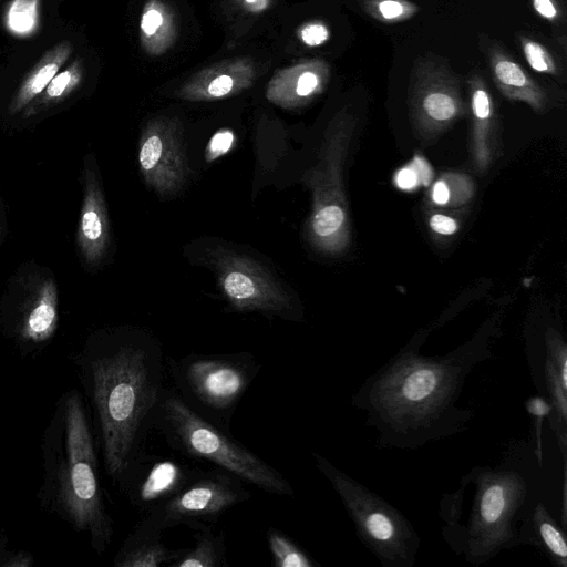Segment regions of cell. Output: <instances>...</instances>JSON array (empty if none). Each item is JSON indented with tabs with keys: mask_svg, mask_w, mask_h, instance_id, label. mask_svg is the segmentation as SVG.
<instances>
[{
	"mask_svg": "<svg viewBox=\"0 0 567 567\" xmlns=\"http://www.w3.org/2000/svg\"><path fill=\"white\" fill-rule=\"evenodd\" d=\"M161 344L140 331L89 341L74 359L93 410L105 472L117 486L143 452L166 389Z\"/></svg>",
	"mask_w": 567,
	"mask_h": 567,
	"instance_id": "cell-1",
	"label": "cell"
},
{
	"mask_svg": "<svg viewBox=\"0 0 567 567\" xmlns=\"http://www.w3.org/2000/svg\"><path fill=\"white\" fill-rule=\"evenodd\" d=\"M483 359H442L403 353L372 375L352 398L391 446H419L454 433L468 416L455 405L474 364Z\"/></svg>",
	"mask_w": 567,
	"mask_h": 567,
	"instance_id": "cell-2",
	"label": "cell"
},
{
	"mask_svg": "<svg viewBox=\"0 0 567 567\" xmlns=\"http://www.w3.org/2000/svg\"><path fill=\"white\" fill-rule=\"evenodd\" d=\"M42 504L102 555L114 534L99 476L91 424L81 394L65 391L56 401L41 443Z\"/></svg>",
	"mask_w": 567,
	"mask_h": 567,
	"instance_id": "cell-3",
	"label": "cell"
},
{
	"mask_svg": "<svg viewBox=\"0 0 567 567\" xmlns=\"http://www.w3.org/2000/svg\"><path fill=\"white\" fill-rule=\"evenodd\" d=\"M535 453L513 452L495 467L474 468L463 480L470 497L456 492L444 511L451 547L467 561L482 564L503 549L532 542L530 517L536 505Z\"/></svg>",
	"mask_w": 567,
	"mask_h": 567,
	"instance_id": "cell-4",
	"label": "cell"
},
{
	"mask_svg": "<svg viewBox=\"0 0 567 567\" xmlns=\"http://www.w3.org/2000/svg\"><path fill=\"white\" fill-rule=\"evenodd\" d=\"M153 429L161 432L171 449L187 458L208 462L265 493L295 495L284 474L234 439L230 432L195 413L172 386H166L162 394Z\"/></svg>",
	"mask_w": 567,
	"mask_h": 567,
	"instance_id": "cell-5",
	"label": "cell"
},
{
	"mask_svg": "<svg viewBox=\"0 0 567 567\" xmlns=\"http://www.w3.org/2000/svg\"><path fill=\"white\" fill-rule=\"evenodd\" d=\"M166 365L172 388L183 402L226 432H230L235 411L261 368L248 352L193 353L168 358Z\"/></svg>",
	"mask_w": 567,
	"mask_h": 567,
	"instance_id": "cell-6",
	"label": "cell"
},
{
	"mask_svg": "<svg viewBox=\"0 0 567 567\" xmlns=\"http://www.w3.org/2000/svg\"><path fill=\"white\" fill-rule=\"evenodd\" d=\"M318 471L339 495L355 533L384 567H412L420 538L411 523L381 496L312 452Z\"/></svg>",
	"mask_w": 567,
	"mask_h": 567,
	"instance_id": "cell-7",
	"label": "cell"
},
{
	"mask_svg": "<svg viewBox=\"0 0 567 567\" xmlns=\"http://www.w3.org/2000/svg\"><path fill=\"white\" fill-rule=\"evenodd\" d=\"M250 497L244 481L215 466L200 470L175 496L142 518L163 532L181 525L194 529L205 524L214 525L226 512Z\"/></svg>",
	"mask_w": 567,
	"mask_h": 567,
	"instance_id": "cell-8",
	"label": "cell"
},
{
	"mask_svg": "<svg viewBox=\"0 0 567 567\" xmlns=\"http://www.w3.org/2000/svg\"><path fill=\"white\" fill-rule=\"evenodd\" d=\"M213 262L219 286L234 309L292 319L290 295L258 262L227 249H217Z\"/></svg>",
	"mask_w": 567,
	"mask_h": 567,
	"instance_id": "cell-9",
	"label": "cell"
},
{
	"mask_svg": "<svg viewBox=\"0 0 567 567\" xmlns=\"http://www.w3.org/2000/svg\"><path fill=\"white\" fill-rule=\"evenodd\" d=\"M413 115L423 124L440 126L463 113L460 82L439 58L415 60L410 76Z\"/></svg>",
	"mask_w": 567,
	"mask_h": 567,
	"instance_id": "cell-10",
	"label": "cell"
},
{
	"mask_svg": "<svg viewBox=\"0 0 567 567\" xmlns=\"http://www.w3.org/2000/svg\"><path fill=\"white\" fill-rule=\"evenodd\" d=\"M200 468L172 457L147 455L144 451L128 468L118 487L141 513L175 496Z\"/></svg>",
	"mask_w": 567,
	"mask_h": 567,
	"instance_id": "cell-11",
	"label": "cell"
},
{
	"mask_svg": "<svg viewBox=\"0 0 567 567\" xmlns=\"http://www.w3.org/2000/svg\"><path fill=\"white\" fill-rule=\"evenodd\" d=\"M138 163L145 183L162 196L176 194L185 184L188 166L176 130L155 123L144 130Z\"/></svg>",
	"mask_w": 567,
	"mask_h": 567,
	"instance_id": "cell-12",
	"label": "cell"
},
{
	"mask_svg": "<svg viewBox=\"0 0 567 567\" xmlns=\"http://www.w3.org/2000/svg\"><path fill=\"white\" fill-rule=\"evenodd\" d=\"M163 530L141 519L124 539L114 556L115 567H162L169 566L185 550L172 548L163 540Z\"/></svg>",
	"mask_w": 567,
	"mask_h": 567,
	"instance_id": "cell-13",
	"label": "cell"
},
{
	"mask_svg": "<svg viewBox=\"0 0 567 567\" xmlns=\"http://www.w3.org/2000/svg\"><path fill=\"white\" fill-rule=\"evenodd\" d=\"M488 60L494 82L505 96L524 101L535 109L544 105L543 89L503 49L491 45Z\"/></svg>",
	"mask_w": 567,
	"mask_h": 567,
	"instance_id": "cell-14",
	"label": "cell"
},
{
	"mask_svg": "<svg viewBox=\"0 0 567 567\" xmlns=\"http://www.w3.org/2000/svg\"><path fill=\"white\" fill-rule=\"evenodd\" d=\"M79 240L86 259L91 262L100 260L109 241L106 209L94 175L90 178L87 176Z\"/></svg>",
	"mask_w": 567,
	"mask_h": 567,
	"instance_id": "cell-15",
	"label": "cell"
},
{
	"mask_svg": "<svg viewBox=\"0 0 567 567\" xmlns=\"http://www.w3.org/2000/svg\"><path fill=\"white\" fill-rule=\"evenodd\" d=\"M56 326V298L54 287L49 284L39 299L24 312L16 329L19 342L24 347L44 343L53 336Z\"/></svg>",
	"mask_w": 567,
	"mask_h": 567,
	"instance_id": "cell-16",
	"label": "cell"
},
{
	"mask_svg": "<svg viewBox=\"0 0 567 567\" xmlns=\"http://www.w3.org/2000/svg\"><path fill=\"white\" fill-rule=\"evenodd\" d=\"M193 530L194 546L185 548L168 567H228L225 534L216 530L213 524L200 525Z\"/></svg>",
	"mask_w": 567,
	"mask_h": 567,
	"instance_id": "cell-17",
	"label": "cell"
},
{
	"mask_svg": "<svg viewBox=\"0 0 567 567\" xmlns=\"http://www.w3.org/2000/svg\"><path fill=\"white\" fill-rule=\"evenodd\" d=\"M530 544L545 550L558 566L566 567L567 546L564 530L548 514L544 504L536 503L530 517Z\"/></svg>",
	"mask_w": 567,
	"mask_h": 567,
	"instance_id": "cell-18",
	"label": "cell"
},
{
	"mask_svg": "<svg viewBox=\"0 0 567 567\" xmlns=\"http://www.w3.org/2000/svg\"><path fill=\"white\" fill-rule=\"evenodd\" d=\"M69 52L70 47L61 44L47 54L43 61L38 65L37 70L21 86L12 104L13 111L23 107L48 86L51 80L56 75L62 63L66 60Z\"/></svg>",
	"mask_w": 567,
	"mask_h": 567,
	"instance_id": "cell-19",
	"label": "cell"
},
{
	"mask_svg": "<svg viewBox=\"0 0 567 567\" xmlns=\"http://www.w3.org/2000/svg\"><path fill=\"white\" fill-rule=\"evenodd\" d=\"M274 567H317L316 560L282 530L269 527L266 533Z\"/></svg>",
	"mask_w": 567,
	"mask_h": 567,
	"instance_id": "cell-20",
	"label": "cell"
},
{
	"mask_svg": "<svg viewBox=\"0 0 567 567\" xmlns=\"http://www.w3.org/2000/svg\"><path fill=\"white\" fill-rule=\"evenodd\" d=\"M359 4L368 16L384 23L409 20L419 11L410 0H359Z\"/></svg>",
	"mask_w": 567,
	"mask_h": 567,
	"instance_id": "cell-21",
	"label": "cell"
},
{
	"mask_svg": "<svg viewBox=\"0 0 567 567\" xmlns=\"http://www.w3.org/2000/svg\"><path fill=\"white\" fill-rule=\"evenodd\" d=\"M519 42L525 59L532 69L540 73L558 74L555 59L542 43L525 35H519Z\"/></svg>",
	"mask_w": 567,
	"mask_h": 567,
	"instance_id": "cell-22",
	"label": "cell"
},
{
	"mask_svg": "<svg viewBox=\"0 0 567 567\" xmlns=\"http://www.w3.org/2000/svg\"><path fill=\"white\" fill-rule=\"evenodd\" d=\"M37 20V0H16L8 14L9 27L20 33L33 29Z\"/></svg>",
	"mask_w": 567,
	"mask_h": 567,
	"instance_id": "cell-23",
	"label": "cell"
},
{
	"mask_svg": "<svg viewBox=\"0 0 567 567\" xmlns=\"http://www.w3.org/2000/svg\"><path fill=\"white\" fill-rule=\"evenodd\" d=\"M79 78L80 73L75 65L56 74L47 86V97L58 99L64 95L76 85Z\"/></svg>",
	"mask_w": 567,
	"mask_h": 567,
	"instance_id": "cell-24",
	"label": "cell"
},
{
	"mask_svg": "<svg viewBox=\"0 0 567 567\" xmlns=\"http://www.w3.org/2000/svg\"><path fill=\"white\" fill-rule=\"evenodd\" d=\"M235 134L229 128H221L217 131L209 140L205 157L207 162H213L216 158L225 155L233 147Z\"/></svg>",
	"mask_w": 567,
	"mask_h": 567,
	"instance_id": "cell-25",
	"label": "cell"
},
{
	"mask_svg": "<svg viewBox=\"0 0 567 567\" xmlns=\"http://www.w3.org/2000/svg\"><path fill=\"white\" fill-rule=\"evenodd\" d=\"M7 536L0 532V567H29L33 557L24 550H11Z\"/></svg>",
	"mask_w": 567,
	"mask_h": 567,
	"instance_id": "cell-26",
	"label": "cell"
},
{
	"mask_svg": "<svg viewBox=\"0 0 567 567\" xmlns=\"http://www.w3.org/2000/svg\"><path fill=\"white\" fill-rule=\"evenodd\" d=\"M534 10L551 23H559L564 18L565 0H532Z\"/></svg>",
	"mask_w": 567,
	"mask_h": 567,
	"instance_id": "cell-27",
	"label": "cell"
},
{
	"mask_svg": "<svg viewBox=\"0 0 567 567\" xmlns=\"http://www.w3.org/2000/svg\"><path fill=\"white\" fill-rule=\"evenodd\" d=\"M300 37L306 44L317 47L329 39V30L322 23L312 22L302 28Z\"/></svg>",
	"mask_w": 567,
	"mask_h": 567,
	"instance_id": "cell-28",
	"label": "cell"
},
{
	"mask_svg": "<svg viewBox=\"0 0 567 567\" xmlns=\"http://www.w3.org/2000/svg\"><path fill=\"white\" fill-rule=\"evenodd\" d=\"M319 83L320 78L318 73L306 71L297 80L296 94L301 97L309 96L317 91Z\"/></svg>",
	"mask_w": 567,
	"mask_h": 567,
	"instance_id": "cell-29",
	"label": "cell"
},
{
	"mask_svg": "<svg viewBox=\"0 0 567 567\" xmlns=\"http://www.w3.org/2000/svg\"><path fill=\"white\" fill-rule=\"evenodd\" d=\"M234 86V80L231 76L221 74L207 86V94L212 97H221L227 95Z\"/></svg>",
	"mask_w": 567,
	"mask_h": 567,
	"instance_id": "cell-30",
	"label": "cell"
},
{
	"mask_svg": "<svg viewBox=\"0 0 567 567\" xmlns=\"http://www.w3.org/2000/svg\"><path fill=\"white\" fill-rule=\"evenodd\" d=\"M162 23L163 17L161 12L155 9H150L142 17L141 29L145 34L152 35L157 31Z\"/></svg>",
	"mask_w": 567,
	"mask_h": 567,
	"instance_id": "cell-31",
	"label": "cell"
},
{
	"mask_svg": "<svg viewBox=\"0 0 567 567\" xmlns=\"http://www.w3.org/2000/svg\"><path fill=\"white\" fill-rule=\"evenodd\" d=\"M430 226L433 230L442 235H451L456 229L454 219L443 215H434L430 219Z\"/></svg>",
	"mask_w": 567,
	"mask_h": 567,
	"instance_id": "cell-32",
	"label": "cell"
},
{
	"mask_svg": "<svg viewBox=\"0 0 567 567\" xmlns=\"http://www.w3.org/2000/svg\"><path fill=\"white\" fill-rule=\"evenodd\" d=\"M396 183L402 189H411L417 183V175L412 168H402L398 173Z\"/></svg>",
	"mask_w": 567,
	"mask_h": 567,
	"instance_id": "cell-33",
	"label": "cell"
},
{
	"mask_svg": "<svg viewBox=\"0 0 567 567\" xmlns=\"http://www.w3.org/2000/svg\"><path fill=\"white\" fill-rule=\"evenodd\" d=\"M449 188L444 182H437L433 188V199L436 204H445L449 200Z\"/></svg>",
	"mask_w": 567,
	"mask_h": 567,
	"instance_id": "cell-34",
	"label": "cell"
},
{
	"mask_svg": "<svg viewBox=\"0 0 567 567\" xmlns=\"http://www.w3.org/2000/svg\"><path fill=\"white\" fill-rule=\"evenodd\" d=\"M416 166V175L420 176L423 183H427L431 177V171L426 163H424L421 158H415Z\"/></svg>",
	"mask_w": 567,
	"mask_h": 567,
	"instance_id": "cell-35",
	"label": "cell"
},
{
	"mask_svg": "<svg viewBox=\"0 0 567 567\" xmlns=\"http://www.w3.org/2000/svg\"><path fill=\"white\" fill-rule=\"evenodd\" d=\"M245 1L248 3H252V2H256L257 0H245Z\"/></svg>",
	"mask_w": 567,
	"mask_h": 567,
	"instance_id": "cell-36",
	"label": "cell"
}]
</instances>
